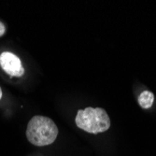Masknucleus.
I'll use <instances>...</instances> for the list:
<instances>
[{
	"instance_id": "obj_5",
	"label": "nucleus",
	"mask_w": 156,
	"mask_h": 156,
	"mask_svg": "<svg viewBox=\"0 0 156 156\" xmlns=\"http://www.w3.org/2000/svg\"><path fill=\"white\" fill-rule=\"evenodd\" d=\"M5 32H6V27L1 22H0V37H2L5 34Z\"/></svg>"
},
{
	"instance_id": "obj_2",
	"label": "nucleus",
	"mask_w": 156,
	"mask_h": 156,
	"mask_svg": "<svg viewBox=\"0 0 156 156\" xmlns=\"http://www.w3.org/2000/svg\"><path fill=\"white\" fill-rule=\"evenodd\" d=\"M75 122L80 129L90 134L103 133L110 127V119L107 111L101 108L88 107L79 109Z\"/></svg>"
},
{
	"instance_id": "obj_6",
	"label": "nucleus",
	"mask_w": 156,
	"mask_h": 156,
	"mask_svg": "<svg viewBox=\"0 0 156 156\" xmlns=\"http://www.w3.org/2000/svg\"><path fill=\"white\" fill-rule=\"evenodd\" d=\"M2 98V89H1V87H0V99Z\"/></svg>"
},
{
	"instance_id": "obj_1",
	"label": "nucleus",
	"mask_w": 156,
	"mask_h": 156,
	"mask_svg": "<svg viewBox=\"0 0 156 156\" xmlns=\"http://www.w3.org/2000/svg\"><path fill=\"white\" fill-rule=\"evenodd\" d=\"M58 136V128L49 117L34 116L27 124L26 137L28 141L38 147L52 144Z\"/></svg>"
},
{
	"instance_id": "obj_3",
	"label": "nucleus",
	"mask_w": 156,
	"mask_h": 156,
	"mask_svg": "<svg viewBox=\"0 0 156 156\" xmlns=\"http://www.w3.org/2000/svg\"><path fill=\"white\" fill-rule=\"evenodd\" d=\"M0 66L11 77H23L24 68L17 55L9 51H4L0 54Z\"/></svg>"
},
{
	"instance_id": "obj_4",
	"label": "nucleus",
	"mask_w": 156,
	"mask_h": 156,
	"mask_svg": "<svg viewBox=\"0 0 156 156\" xmlns=\"http://www.w3.org/2000/svg\"><path fill=\"white\" fill-rule=\"evenodd\" d=\"M154 101V94L150 91H144L138 96V104L142 108H150Z\"/></svg>"
}]
</instances>
